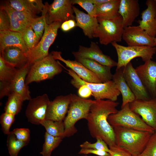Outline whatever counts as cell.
Returning a JSON list of instances; mask_svg holds the SVG:
<instances>
[{
    "instance_id": "obj_4",
    "label": "cell",
    "mask_w": 156,
    "mask_h": 156,
    "mask_svg": "<svg viewBox=\"0 0 156 156\" xmlns=\"http://www.w3.org/2000/svg\"><path fill=\"white\" fill-rule=\"evenodd\" d=\"M97 19L99 25L93 38H98L100 43L105 45L121 41L124 28L120 15L111 18L97 17Z\"/></svg>"
},
{
    "instance_id": "obj_52",
    "label": "cell",
    "mask_w": 156,
    "mask_h": 156,
    "mask_svg": "<svg viewBox=\"0 0 156 156\" xmlns=\"http://www.w3.org/2000/svg\"></svg>"
},
{
    "instance_id": "obj_33",
    "label": "cell",
    "mask_w": 156,
    "mask_h": 156,
    "mask_svg": "<svg viewBox=\"0 0 156 156\" xmlns=\"http://www.w3.org/2000/svg\"><path fill=\"white\" fill-rule=\"evenodd\" d=\"M18 68L5 62L0 55V81L8 82L15 77Z\"/></svg>"
},
{
    "instance_id": "obj_16",
    "label": "cell",
    "mask_w": 156,
    "mask_h": 156,
    "mask_svg": "<svg viewBox=\"0 0 156 156\" xmlns=\"http://www.w3.org/2000/svg\"><path fill=\"white\" fill-rule=\"evenodd\" d=\"M122 39L128 46H155V38L149 36L139 25L125 28Z\"/></svg>"
},
{
    "instance_id": "obj_12",
    "label": "cell",
    "mask_w": 156,
    "mask_h": 156,
    "mask_svg": "<svg viewBox=\"0 0 156 156\" xmlns=\"http://www.w3.org/2000/svg\"><path fill=\"white\" fill-rule=\"evenodd\" d=\"M50 102L48 95L44 94L29 101L25 111L28 121L34 125H39L46 119L47 109Z\"/></svg>"
},
{
    "instance_id": "obj_42",
    "label": "cell",
    "mask_w": 156,
    "mask_h": 156,
    "mask_svg": "<svg viewBox=\"0 0 156 156\" xmlns=\"http://www.w3.org/2000/svg\"><path fill=\"white\" fill-rule=\"evenodd\" d=\"M10 29V23L9 16L3 9L0 10V31Z\"/></svg>"
},
{
    "instance_id": "obj_49",
    "label": "cell",
    "mask_w": 156,
    "mask_h": 156,
    "mask_svg": "<svg viewBox=\"0 0 156 156\" xmlns=\"http://www.w3.org/2000/svg\"><path fill=\"white\" fill-rule=\"evenodd\" d=\"M143 156L141 154L140 155H137V156Z\"/></svg>"
},
{
    "instance_id": "obj_24",
    "label": "cell",
    "mask_w": 156,
    "mask_h": 156,
    "mask_svg": "<svg viewBox=\"0 0 156 156\" xmlns=\"http://www.w3.org/2000/svg\"><path fill=\"white\" fill-rule=\"evenodd\" d=\"M75 60L80 62L95 74L102 83L112 80L113 75L111 72L112 67L103 65L90 59L76 55H73Z\"/></svg>"
},
{
    "instance_id": "obj_15",
    "label": "cell",
    "mask_w": 156,
    "mask_h": 156,
    "mask_svg": "<svg viewBox=\"0 0 156 156\" xmlns=\"http://www.w3.org/2000/svg\"><path fill=\"white\" fill-rule=\"evenodd\" d=\"M0 8L7 13L10 20V30L21 33L30 24L35 16L28 12L17 10L12 8L8 1H5L0 6Z\"/></svg>"
},
{
    "instance_id": "obj_32",
    "label": "cell",
    "mask_w": 156,
    "mask_h": 156,
    "mask_svg": "<svg viewBox=\"0 0 156 156\" xmlns=\"http://www.w3.org/2000/svg\"><path fill=\"white\" fill-rule=\"evenodd\" d=\"M44 138V141L42 150L40 152L42 156H47L51 155L52 151L59 146L64 138L51 135L46 132Z\"/></svg>"
},
{
    "instance_id": "obj_8",
    "label": "cell",
    "mask_w": 156,
    "mask_h": 156,
    "mask_svg": "<svg viewBox=\"0 0 156 156\" xmlns=\"http://www.w3.org/2000/svg\"><path fill=\"white\" fill-rule=\"evenodd\" d=\"M111 44L115 49L118 56L116 70L125 66L135 57H141L144 62L151 60L156 52L155 47L147 46L126 47L116 42H113Z\"/></svg>"
},
{
    "instance_id": "obj_53",
    "label": "cell",
    "mask_w": 156,
    "mask_h": 156,
    "mask_svg": "<svg viewBox=\"0 0 156 156\" xmlns=\"http://www.w3.org/2000/svg\"><path fill=\"white\" fill-rule=\"evenodd\" d=\"M155 0L156 2V0Z\"/></svg>"
},
{
    "instance_id": "obj_6",
    "label": "cell",
    "mask_w": 156,
    "mask_h": 156,
    "mask_svg": "<svg viewBox=\"0 0 156 156\" xmlns=\"http://www.w3.org/2000/svg\"><path fill=\"white\" fill-rule=\"evenodd\" d=\"M61 65L67 70L66 72L73 78L70 81L72 85L77 89L82 85H86L91 91L92 95L95 100L107 99L116 101L121 94L112 80L101 83L87 82L82 79L70 69H66L62 64Z\"/></svg>"
},
{
    "instance_id": "obj_22",
    "label": "cell",
    "mask_w": 156,
    "mask_h": 156,
    "mask_svg": "<svg viewBox=\"0 0 156 156\" xmlns=\"http://www.w3.org/2000/svg\"><path fill=\"white\" fill-rule=\"evenodd\" d=\"M73 9L76 27L82 30L85 36L90 39L93 38L99 25L97 17L86 14L74 6H73Z\"/></svg>"
},
{
    "instance_id": "obj_47",
    "label": "cell",
    "mask_w": 156,
    "mask_h": 156,
    "mask_svg": "<svg viewBox=\"0 0 156 156\" xmlns=\"http://www.w3.org/2000/svg\"><path fill=\"white\" fill-rule=\"evenodd\" d=\"M110 0H90V1L96 6L100 5L108 2Z\"/></svg>"
},
{
    "instance_id": "obj_31",
    "label": "cell",
    "mask_w": 156,
    "mask_h": 156,
    "mask_svg": "<svg viewBox=\"0 0 156 156\" xmlns=\"http://www.w3.org/2000/svg\"><path fill=\"white\" fill-rule=\"evenodd\" d=\"M40 125L44 127L46 132L48 134L55 136L64 138L63 121H56L45 119Z\"/></svg>"
},
{
    "instance_id": "obj_48",
    "label": "cell",
    "mask_w": 156,
    "mask_h": 156,
    "mask_svg": "<svg viewBox=\"0 0 156 156\" xmlns=\"http://www.w3.org/2000/svg\"><path fill=\"white\" fill-rule=\"evenodd\" d=\"M154 44H155V46H156V37L155 38Z\"/></svg>"
},
{
    "instance_id": "obj_39",
    "label": "cell",
    "mask_w": 156,
    "mask_h": 156,
    "mask_svg": "<svg viewBox=\"0 0 156 156\" xmlns=\"http://www.w3.org/2000/svg\"><path fill=\"white\" fill-rule=\"evenodd\" d=\"M73 5L77 4L81 7L88 14L94 17H96V6L92 3L90 0H71Z\"/></svg>"
},
{
    "instance_id": "obj_43",
    "label": "cell",
    "mask_w": 156,
    "mask_h": 156,
    "mask_svg": "<svg viewBox=\"0 0 156 156\" xmlns=\"http://www.w3.org/2000/svg\"><path fill=\"white\" fill-rule=\"evenodd\" d=\"M109 148L111 152L109 156H133L127 150L116 144Z\"/></svg>"
},
{
    "instance_id": "obj_14",
    "label": "cell",
    "mask_w": 156,
    "mask_h": 156,
    "mask_svg": "<svg viewBox=\"0 0 156 156\" xmlns=\"http://www.w3.org/2000/svg\"><path fill=\"white\" fill-rule=\"evenodd\" d=\"M124 77L135 99L148 100L149 93L137 74L131 63L123 67Z\"/></svg>"
},
{
    "instance_id": "obj_7",
    "label": "cell",
    "mask_w": 156,
    "mask_h": 156,
    "mask_svg": "<svg viewBox=\"0 0 156 156\" xmlns=\"http://www.w3.org/2000/svg\"><path fill=\"white\" fill-rule=\"evenodd\" d=\"M108 122L113 128L123 127L153 133L155 130L147 124L140 116L132 111L129 103L116 113L110 115Z\"/></svg>"
},
{
    "instance_id": "obj_19",
    "label": "cell",
    "mask_w": 156,
    "mask_h": 156,
    "mask_svg": "<svg viewBox=\"0 0 156 156\" xmlns=\"http://www.w3.org/2000/svg\"><path fill=\"white\" fill-rule=\"evenodd\" d=\"M136 71L148 93L155 97L156 89V62L150 60L135 68Z\"/></svg>"
},
{
    "instance_id": "obj_40",
    "label": "cell",
    "mask_w": 156,
    "mask_h": 156,
    "mask_svg": "<svg viewBox=\"0 0 156 156\" xmlns=\"http://www.w3.org/2000/svg\"><path fill=\"white\" fill-rule=\"evenodd\" d=\"M141 154L143 156H156V132L152 135Z\"/></svg>"
},
{
    "instance_id": "obj_26",
    "label": "cell",
    "mask_w": 156,
    "mask_h": 156,
    "mask_svg": "<svg viewBox=\"0 0 156 156\" xmlns=\"http://www.w3.org/2000/svg\"><path fill=\"white\" fill-rule=\"evenodd\" d=\"M10 46L18 47L26 53L29 51L21 33L10 30L0 31V52Z\"/></svg>"
},
{
    "instance_id": "obj_11",
    "label": "cell",
    "mask_w": 156,
    "mask_h": 156,
    "mask_svg": "<svg viewBox=\"0 0 156 156\" xmlns=\"http://www.w3.org/2000/svg\"><path fill=\"white\" fill-rule=\"evenodd\" d=\"M71 0H54L50 5L45 3L42 14L46 23L50 25L59 22L62 23L67 21L75 19Z\"/></svg>"
},
{
    "instance_id": "obj_13",
    "label": "cell",
    "mask_w": 156,
    "mask_h": 156,
    "mask_svg": "<svg viewBox=\"0 0 156 156\" xmlns=\"http://www.w3.org/2000/svg\"><path fill=\"white\" fill-rule=\"evenodd\" d=\"M129 104L131 110L156 131V97L148 100L135 99Z\"/></svg>"
},
{
    "instance_id": "obj_51",
    "label": "cell",
    "mask_w": 156,
    "mask_h": 156,
    "mask_svg": "<svg viewBox=\"0 0 156 156\" xmlns=\"http://www.w3.org/2000/svg\"><path fill=\"white\" fill-rule=\"evenodd\" d=\"M87 156L86 155H84V156Z\"/></svg>"
},
{
    "instance_id": "obj_36",
    "label": "cell",
    "mask_w": 156,
    "mask_h": 156,
    "mask_svg": "<svg viewBox=\"0 0 156 156\" xmlns=\"http://www.w3.org/2000/svg\"><path fill=\"white\" fill-rule=\"evenodd\" d=\"M46 21L44 16L34 18L32 20L30 26L33 30L39 41L44 33Z\"/></svg>"
},
{
    "instance_id": "obj_9",
    "label": "cell",
    "mask_w": 156,
    "mask_h": 156,
    "mask_svg": "<svg viewBox=\"0 0 156 156\" xmlns=\"http://www.w3.org/2000/svg\"><path fill=\"white\" fill-rule=\"evenodd\" d=\"M62 24L57 22L48 25L46 22L44 33L40 40L36 46L29 50L27 53L30 66L49 55V48L54 41L58 30Z\"/></svg>"
},
{
    "instance_id": "obj_5",
    "label": "cell",
    "mask_w": 156,
    "mask_h": 156,
    "mask_svg": "<svg viewBox=\"0 0 156 156\" xmlns=\"http://www.w3.org/2000/svg\"><path fill=\"white\" fill-rule=\"evenodd\" d=\"M62 67L51 54L31 65L25 83L28 85L34 82L41 81L53 78L62 71Z\"/></svg>"
},
{
    "instance_id": "obj_23",
    "label": "cell",
    "mask_w": 156,
    "mask_h": 156,
    "mask_svg": "<svg viewBox=\"0 0 156 156\" xmlns=\"http://www.w3.org/2000/svg\"><path fill=\"white\" fill-rule=\"evenodd\" d=\"M119 13L122 18L124 28L132 26L140 13L138 1L121 0Z\"/></svg>"
},
{
    "instance_id": "obj_20",
    "label": "cell",
    "mask_w": 156,
    "mask_h": 156,
    "mask_svg": "<svg viewBox=\"0 0 156 156\" xmlns=\"http://www.w3.org/2000/svg\"><path fill=\"white\" fill-rule=\"evenodd\" d=\"M61 53L60 51H53L51 53L55 60H59L64 63L67 67L73 71L83 81L89 83H102L95 74L81 64L75 60L73 61L64 59L61 55Z\"/></svg>"
},
{
    "instance_id": "obj_34",
    "label": "cell",
    "mask_w": 156,
    "mask_h": 156,
    "mask_svg": "<svg viewBox=\"0 0 156 156\" xmlns=\"http://www.w3.org/2000/svg\"><path fill=\"white\" fill-rule=\"evenodd\" d=\"M29 142L18 140L12 131L8 135L7 145L10 156H17L21 150L27 145Z\"/></svg>"
},
{
    "instance_id": "obj_17",
    "label": "cell",
    "mask_w": 156,
    "mask_h": 156,
    "mask_svg": "<svg viewBox=\"0 0 156 156\" xmlns=\"http://www.w3.org/2000/svg\"><path fill=\"white\" fill-rule=\"evenodd\" d=\"M72 94L57 96L50 101L47 110L46 119L54 121H63L67 113Z\"/></svg>"
},
{
    "instance_id": "obj_35",
    "label": "cell",
    "mask_w": 156,
    "mask_h": 156,
    "mask_svg": "<svg viewBox=\"0 0 156 156\" xmlns=\"http://www.w3.org/2000/svg\"><path fill=\"white\" fill-rule=\"evenodd\" d=\"M21 33L25 43L29 50L36 46L39 41L31 26L26 27Z\"/></svg>"
},
{
    "instance_id": "obj_50",
    "label": "cell",
    "mask_w": 156,
    "mask_h": 156,
    "mask_svg": "<svg viewBox=\"0 0 156 156\" xmlns=\"http://www.w3.org/2000/svg\"><path fill=\"white\" fill-rule=\"evenodd\" d=\"M51 156V155H49L47 156Z\"/></svg>"
},
{
    "instance_id": "obj_10",
    "label": "cell",
    "mask_w": 156,
    "mask_h": 156,
    "mask_svg": "<svg viewBox=\"0 0 156 156\" xmlns=\"http://www.w3.org/2000/svg\"><path fill=\"white\" fill-rule=\"evenodd\" d=\"M30 67V64L28 62L25 65L18 68L16 76L12 81L8 82L0 81V99L13 92L20 95L24 101H29L31 99L29 87L25 83Z\"/></svg>"
},
{
    "instance_id": "obj_1",
    "label": "cell",
    "mask_w": 156,
    "mask_h": 156,
    "mask_svg": "<svg viewBox=\"0 0 156 156\" xmlns=\"http://www.w3.org/2000/svg\"><path fill=\"white\" fill-rule=\"evenodd\" d=\"M119 104L109 100H94L86 119L91 136L102 139L109 147L116 143L114 129L108 122V118L118 112L116 107Z\"/></svg>"
},
{
    "instance_id": "obj_29",
    "label": "cell",
    "mask_w": 156,
    "mask_h": 156,
    "mask_svg": "<svg viewBox=\"0 0 156 156\" xmlns=\"http://www.w3.org/2000/svg\"><path fill=\"white\" fill-rule=\"evenodd\" d=\"M121 0H110L96 6V17L111 18L120 15L119 10Z\"/></svg>"
},
{
    "instance_id": "obj_41",
    "label": "cell",
    "mask_w": 156,
    "mask_h": 156,
    "mask_svg": "<svg viewBox=\"0 0 156 156\" xmlns=\"http://www.w3.org/2000/svg\"><path fill=\"white\" fill-rule=\"evenodd\" d=\"M12 131L19 140L29 142L30 132L29 129L25 128H15Z\"/></svg>"
},
{
    "instance_id": "obj_38",
    "label": "cell",
    "mask_w": 156,
    "mask_h": 156,
    "mask_svg": "<svg viewBox=\"0 0 156 156\" xmlns=\"http://www.w3.org/2000/svg\"><path fill=\"white\" fill-rule=\"evenodd\" d=\"M15 120V115L5 112L0 117L1 129L3 133L8 134L10 132V129Z\"/></svg>"
},
{
    "instance_id": "obj_27",
    "label": "cell",
    "mask_w": 156,
    "mask_h": 156,
    "mask_svg": "<svg viewBox=\"0 0 156 156\" xmlns=\"http://www.w3.org/2000/svg\"><path fill=\"white\" fill-rule=\"evenodd\" d=\"M112 80L115 83L117 89L122 95V103L121 108L135 99L134 95L124 77L123 67L116 70L115 73L113 75Z\"/></svg>"
},
{
    "instance_id": "obj_46",
    "label": "cell",
    "mask_w": 156,
    "mask_h": 156,
    "mask_svg": "<svg viewBox=\"0 0 156 156\" xmlns=\"http://www.w3.org/2000/svg\"><path fill=\"white\" fill-rule=\"evenodd\" d=\"M76 21L74 19L67 21L62 24L60 28L64 31H68L76 27Z\"/></svg>"
},
{
    "instance_id": "obj_21",
    "label": "cell",
    "mask_w": 156,
    "mask_h": 156,
    "mask_svg": "<svg viewBox=\"0 0 156 156\" xmlns=\"http://www.w3.org/2000/svg\"><path fill=\"white\" fill-rule=\"evenodd\" d=\"M147 7L141 13L142 20L138 21L139 26L151 36H156V2L155 0H148L146 3Z\"/></svg>"
},
{
    "instance_id": "obj_44",
    "label": "cell",
    "mask_w": 156,
    "mask_h": 156,
    "mask_svg": "<svg viewBox=\"0 0 156 156\" xmlns=\"http://www.w3.org/2000/svg\"><path fill=\"white\" fill-rule=\"evenodd\" d=\"M78 153L85 155L92 154L99 156H109V153L107 152L90 148H81Z\"/></svg>"
},
{
    "instance_id": "obj_37",
    "label": "cell",
    "mask_w": 156,
    "mask_h": 156,
    "mask_svg": "<svg viewBox=\"0 0 156 156\" xmlns=\"http://www.w3.org/2000/svg\"><path fill=\"white\" fill-rule=\"evenodd\" d=\"M96 140V141L94 143L86 141L80 144V146L81 148L92 149L105 151L109 154L111 153L108 145L104 140L100 138H98Z\"/></svg>"
},
{
    "instance_id": "obj_25",
    "label": "cell",
    "mask_w": 156,
    "mask_h": 156,
    "mask_svg": "<svg viewBox=\"0 0 156 156\" xmlns=\"http://www.w3.org/2000/svg\"><path fill=\"white\" fill-rule=\"evenodd\" d=\"M27 53L18 47L10 46L5 48L0 55L5 62L18 68L28 62Z\"/></svg>"
},
{
    "instance_id": "obj_28",
    "label": "cell",
    "mask_w": 156,
    "mask_h": 156,
    "mask_svg": "<svg viewBox=\"0 0 156 156\" xmlns=\"http://www.w3.org/2000/svg\"><path fill=\"white\" fill-rule=\"evenodd\" d=\"M10 6L19 11L28 12L35 16L43 12L45 4L41 0H10L8 1Z\"/></svg>"
},
{
    "instance_id": "obj_30",
    "label": "cell",
    "mask_w": 156,
    "mask_h": 156,
    "mask_svg": "<svg viewBox=\"0 0 156 156\" xmlns=\"http://www.w3.org/2000/svg\"><path fill=\"white\" fill-rule=\"evenodd\" d=\"M8 97L4 107L5 112L15 116L21 111L24 101L20 95L15 92L11 93Z\"/></svg>"
},
{
    "instance_id": "obj_2",
    "label": "cell",
    "mask_w": 156,
    "mask_h": 156,
    "mask_svg": "<svg viewBox=\"0 0 156 156\" xmlns=\"http://www.w3.org/2000/svg\"><path fill=\"white\" fill-rule=\"evenodd\" d=\"M114 129L116 144L124 148L133 156L142 153L153 134L123 127Z\"/></svg>"
},
{
    "instance_id": "obj_3",
    "label": "cell",
    "mask_w": 156,
    "mask_h": 156,
    "mask_svg": "<svg viewBox=\"0 0 156 156\" xmlns=\"http://www.w3.org/2000/svg\"><path fill=\"white\" fill-rule=\"evenodd\" d=\"M94 102V100L83 99L72 94L67 115L63 120L64 137L72 136L77 132L75 123L81 119H86Z\"/></svg>"
},
{
    "instance_id": "obj_18",
    "label": "cell",
    "mask_w": 156,
    "mask_h": 156,
    "mask_svg": "<svg viewBox=\"0 0 156 156\" xmlns=\"http://www.w3.org/2000/svg\"><path fill=\"white\" fill-rule=\"evenodd\" d=\"M72 53L73 55L92 60L104 66L112 67L117 65V62L103 54L97 44L94 42H91L89 47L79 45L78 51Z\"/></svg>"
},
{
    "instance_id": "obj_45",
    "label": "cell",
    "mask_w": 156,
    "mask_h": 156,
    "mask_svg": "<svg viewBox=\"0 0 156 156\" xmlns=\"http://www.w3.org/2000/svg\"><path fill=\"white\" fill-rule=\"evenodd\" d=\"M78 89L79 96L82 98L87 99L92 95L91 91L85 85H81Z\"/></svg>"
}]
</instances>
